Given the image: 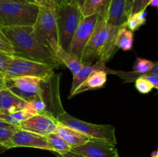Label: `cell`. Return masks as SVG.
Wrapping results in <instances>:
<instances>
[{
  "mask_svg": "<svg viewBox=\"0 0 158 157\" xmlns=\"http://www.w3.org/2000/svg\"><path fill=\"white\" fill-rule=\"evenodd\" d=\"M2 32L12 46L15 56L51 65L56 69L61 65L53 52L35 35L32 26L2 27Z\"/></svg>",
  "mask_w": 158,
  "mask_h": 157,
  "instance_id": "obj_1",
  "label": "cell"
},
{
  "mask_svg": "<svg viewBox=\"0 0 158 157\" xmlns=\"http://www.w3.org/2000/svg\"><path fill=\"white\" fill-rule=\"evenodd\" d=\"M119 27L107 24L104 15H100L95 30L80 57L83 65L89 66L97 61L106 64L110 60L117 51L115 41Z\"/></svg>",
  "mask_w": 158,
  "mask_h": 157,
  "instance_id": "obj_2",
  "label": "cell"
},
{
  "mask_svg": "<svg viewBox=\"0 0 158 157\" xmlns=\"http://www.w3.org/2000/svg\"><path fill=\"white\" fill-rule=\"evenodd\" d=\"M40 6L29 2L0 3V26H32L36 20Z\"/></svg>",
  "mask_w": 158,
  "mask_h": 157,
  "instance_id": "obj_3",
  "label": "cell"
},
{
  "mask_svg": "<svg viewBox=\"0 0 158 157\" xmlns=\"http://www.w3.org/2000/svg\"><path fill=\"white\" fill-rule=\"evenodd\" d=\"M55 117L60 124L75 129L90 139L103 140L117 145L116 129L111 125H97L87 123L69 115L63 109Z\"/></svg>",
  "mask_w": 158,
  "mask_h": 157,
  "instance_id": "obj_4",
  "label": "cell"
},
{
  "mask_svg": "<svg viewBox=\"0 0 158 157\" xmlns=\"http://www.w3.org/2000/svg\"><path fill=\"white\" fill-rule=\"evenodd\" d=\"M60 46L69 52L74 33L83 18L77 3H67L56 7Z\"/></svg>",
  "mask_w": 158,
  "mask_h": 157,
  "instance_id": "obj_5",
  "label": "cell"
},
{
  "mask_svg": "<svg viewBox=\"0 0 158 157\" xmlns=\"http://www.w3.org/2000/svg\"><path fill=\"white\" fill-rule=\"evenodd\" d=\"M56 68L51 65L12 55L4 74V80L22 76L36 77L48 82L54 75Z\"/></svg>",
  "mask_w": 158,
  "mask_h": 157,
  "instance_id": "obj_6",
  "label": "cell"
},
{
  "mask_svg": "<svg viewBox=\"0 0 158 157\" xmlns=\"http://www.w3.org/2000/svg\"><path fill=\"white\" fill-rule=\"evenodd\" d=\"M32 27L39 39L52 52L60 46L56 8L40 6L36 20Z\"/></svg>",
  "mask_w": 158,
  "mask_h": 157,
  "instance_id": "obj_7",
  "label": "cell"
},
{
  "mask_svg": "<svg viewBox=\"0 0 158 157\" xmlns=\"http://www.w3.org/2000/svg\"><path fill=\"white\" fill-rule=\"evenodd\" d=\"M100 15L95 14L82 18L72 38L69 52L80 58L83 49L95 30Z\"/></svg>",
  "mask_w": 158,
  "mask_h": 157,
  "instance_id": "obj_8",
  "label": "cell"
},
{
  "mask_svg": "<svg viewBox=\"0 0 158 157\" xmlns=\"http://www.w3.org/2000/svg\"><path fill=\"white\" fill-rule=\"evenodd\" d=\"M60 123L49 112L37 113L28 119L20 123L19 128L42 135L55 132Z\"/></svg>",
  "mask_w": 158,
  "mask_h": 157,
  "instance_id": "obj_9",
  "label": "cell"
},
{
  "mask_svg": "<svg viewBox=\"0 0 158 157\" xmlns=\"http://www.w3.org/2000/svg\"><path fill=\"white\" fill-rule=\"evenodd\" d=\"M15 147H29L52 151L46 136L29 131L17 129L5 145L6 149Z\"/></svg>",
  "mask_w": 158,
  "mask_h": 157,
  "instance_id": "obj_10",
  "label": "cell"
},
{
  "mask_svg": "<svg viewBox=\"0 0 158 157\" xmlns=\"http://www.w3.org/2000/svg\"><path fill=\"white\" fill-rule=\"evenodd\" d=\"M71 151L83 157H116L118 155L116 145L95 139H90L84 144L73 147Z\"/></svg>",
  "mask_w": 158,
  "mask_h": 157,
  "instance_id": "obj_11",
  "label": "cell"
},
{
  "mask_svg": "<svg viewBox=\"0 0 158 157\" xmlns=\"http://www.w3.org/2000/svg\"><path fill=\"white\" fill-rule=\"evenodd\" d=\"M5 83L6 87H13L23 92L35 94L44 99L42 84L44 83L45 81L41 78L31 76H22L5 80Z\"/></svg>",
  "mask_w": 158,
  "mask_h": 157,
  "instance_id": "obj_12",
  "label": "cell"
},
{
  "mask_svg": "<svg viewBox=\"0 0 158 157\" xmlns=\"http://www.w3.org/2000/svg\"><path fill=\"white\" fill-rule=\"evenodd\" d=\"M127 0H110L104 19L107 24L114 26L125 25L127 20Z\"/></svg>",
  "mask_w": 158,
  "mask_h": 157,
  "instance_id": "obj_13",
  "label": "cell"
},
{
  "mask_svg": "<svg viewBox=\"0 0 158 157\" xmlns=\"http://www.w3.org/2000/svg\"><path fill=\"white\" fill-rule=\"evenodd\" d=\"M27 102L12 93L7 87L0 89V111L10 114L25 109Z\"/></svg>",
  "mask_w": 158,
  "mask_h": 157,
  "instance_id": "obj_14",
  "label": "cell"
},
{
  "mask_svg": "<svg viewBox=\"0 0 158 157\" xmlns=\"http://www.w3.org/2000/svg\"><path fill=\"white\" fill-rule=\"evenodd\" d=\"M97 71H104L107 74H114V75H116L117 72V70L115 71L106 68V64L100 61H97L94 64L89 65V66L83 65V67L77 72V74L73 75V83L70 92H73L91 74L94 73V72H97Z\"/></svg>",
  "mask_w": 158,
  "mask_h": 157,
  "instance_id": "obj_15",
  "label": "cell"
},
{
  "mask_svg": "<svg viewBox=\"0 0 158 157\" xmlns=\"http://www.w3.org/2000/svg\"><path fill=\"white\" fill-rule=\"evenodd\" d=\"M107 75L108 74L104 71L94 72L83 83H82L73 92H70L69 98H72V97L82 93V92H86V91L103 88L107 80Z\"/></svg>",
  "mask_w": 158,
  "mask_h": 157,
  "instance_id": "obj_16",
  "label": "cell"
},
{
  "mask_svg": "<svg viewBox=\"0 0 158 157\" xmlns=\"http://www.w3.org/2000/svg\"><path fill=\"white\" fill-rule=\"evenodd\" d=\"M55 132L71 148L84 144L90 139L87 135L62 124L59 125Z\"/></svg>",
  "mask_w": 158,
  "mask_h": 157,
  "instance_id": "obj_17",
  "label": "cell"
},
{
  "mask_svg": "<svg viewBox=\"0 0 158 157\" xmlns=\"http://www.w3.org/2000/svg\"><path fill=\"white\" fill-rule=\"evenodd\" d=\"M53 53L55 54L61 65H64L70 70L73 75L77 74V72L83 67V64L78 56L66 51L60 46H57L54 49Z\"/></svg>",
  "mask_w": 158,
  "mask_h": 157,
  "instance_id": "obj_18",
  "label": "cell"
},
{
  "mask_svg": "<svg viewBox=\"0 0 158 157\" xmlns=\"http://www.w3.org/2000/svg\"><path fill=\"white\" fill-rule=\"evenodd\" d=\"M110 0H85L80 8L83 17L98 14L105 15Z\"/></svg>",
  "mask_w": 158,
  "mask_h": 157,
  "instance_id": "obj_19",
  "label": "cell"
},
{
  "mask_svg": "<svg viewBox=\"0 0 158 157\" xmlns=\"http://www.w3.org/2000/svg\"><path fill=\"white\" fill-rule=\"evenodd\" d=\"M115 44L117 48L123 51H130L134 45V33L125 25L119 27L116 36Z\"/></svg>",
  "mask_w": 158,
  "mask_h": 157,
  "instance_id": "obj_20",
  "label": "cell"
},
{
  "mask_svg": "<svg viewBox=\"0 0 158 157\" xmlns=\"http://www.w3.org/2000/svg\"><path fill=\"white\" fill-rule=\"evenodd\" d=\"M46 138L52 149V152H55L59 155H62L71 151L72 148L56 132L48 134L47 135H46Z\"/></svg>",
  "mask_w": 158,
  "mask_h": 157,
  "instance_id": "obj_21",
  "label": "cell"
},
{
  "mask_svg": "<svg viewBox=\"0 0 158 157\" xmlns=\"http://www.w3.org/2000/svg\"><path fill=\"white\" fill-rule=\"evenodd\" d=\"M146 10L129 15L125 23V26L132 32L137 30L146 23Z\"/></svg>",
  "mask_w": 158,
  "mask_h": 157,
  "instance_id": "obj_22",
  "label": "cell"
},
{
  "mask_svg": "<svg viewBox=\"0 0 158 157\" xmlns=\"http://www.w3.org/2000/svg\"><path fill=\"white\" fill-rule=\"evenodd\" d=\"M135 88L139 92L142 94H148L151 92L154 86L143 76H139L135 79Z\"/></svg>",
  "mask_w": 158,
  "mask_h": 157,
  "instance_id": "obj_23",
  "label": "cell"
},
{
  "mask_svg": "<svg viewBox=\"0 0 158 157\" xmlns=\"http://www.w3.org/2000/svg\"><path fill=\"white\" fill-rule=\"evenodd\" d=\"M151 0H134L129 15L146 10Z\"/></svg>",
  "mask_w": 158,
  "mask_h": 157,
  "instance_id": "obj_24",
  "label": "cell"
},
{
  "mask_svg": "<svg viewBox=\"0 0 158 157\" xmlns=\"http://www.w3.org/2000/svg\"><path fill=\"white\" fill-rule=\"evenodd\" d=\"M12 55L6 53V52H0V75L1 76H4L5 72H6V69L8 67V65L12 60Z\"/></svg>",
  "mask_w": 158,
  "mask_h": 157,
  "instance_id": "obj_25",
  "label": "cell"
},
{
  "mask_svg": "<svg viewBox=\"0 0 158 157\" xmlns=\"http://www.w3.org/2000/svg\"><path fill=\"white\" fill-rule=\"evenodd\" d=\"M19 129V128H18ZM17 129H7V128H0V145L5 148V145L10 139L14 132ZM6 149V148H5ZM7 150V149H6Z\"/></svg>",
  "mask_w": 158,
  "mask_h": 157,
  "instance_id": "obj_26",
  "label": "cell"
},
{
  "mask_svg": "<svg viewBox=\"0 0 158 157\" xmlns=\"http://www.w3.org/2000/svg\"><path fill=\"white\" fill-rule=\"evenodd\" d=\"M10 115L19 123V125L20 124V123L25 121V120L28 119L29 118H30L32 115L31 113H29V112H27L25 109H21V110L15 111V112L10 113Z\"/></svg>",
  "mask_w": 158,
  "mask_h": 157,
  "instance_id": "obj_27",
  "label": "cell"
},
{
  "mask_svg": "<svg viewBox=\"0 0 158 157\" xmlns=\"http://www.w3.org/2000/svg\"><path fill=\"white\" fill-rule=\"evenodd\" d=\"M29 103H30L32 109L36 113H44V112H49V111L46 110V105L44 102V99H38L33 100V101L29 102Z\"/></svg>",
  "mask_w": 158,
  "mask_h": 157,
  "instance_id": "obj_28",
  "label": "cell"
},
{
  "mask_svg": "<svg viewBox=\"0 0 158 157\" xmlns=\"http://www.w3.org/2000/svg\"><path fill=\"white\" fill-rule=\"evenodd\" d=\"M0 51L3 52H6V53H9L10 55H14L13 49H12L10 43L3 41L1 38H0Z\"/></svg>",
  "mask_w": 158,
  "mask_h": 157,
  "instance_id": "obj_29",
  "label": "cell"
},
{
  "mask_svg": "<svg viewBox=\"0 0 158 157\" xmlns=\"http://www.w3.org/2000/svg\"><path fill=\"white\" fill-rule=\"evenodd\" d=\"M140 76H143L146 78L151 84L153 85L154 88L157 89L158 90V76L153 74H144V75H140Z\"/></svg>",
  "mask_w": 158,
  "mask_h": 157,
  "instance_id": "obj_30",
  "label": "cell"
},
{
  "mask_svg": "<svg viewBox=\"0 0 158 157\" xmlns=\"http://www.w3.org/2000/svg\"><path fill=\"white\" fill-rule=\"evenodd\" d=\"M34 2L38 4L40 6H46V7H52L53 6V0H33Z\"/></svg>",
  "mask_w": 158,
  "mask_h": 157,
  "instance_id": "obj_31",
  "label": "cell"
},
{
  "mask_svg": "<svg viewBox=\"0 0 158 157\" xmlns=\"http://www.w3.org/2000/svg\"><path fill=\"white\" fill-rule=\"evenodd\" d=\"M67 3H77L78 4V0H53L54 8L57 7L60 5L67 4Z\"/></svg>",
  "mask_w": 158,
  "mask_h": 157,
  "instance_id": "obj_32",
  "label": "cell"
},
{
  "mask_svg": "<svg viewBox=\"0 0 158 157\" xmlns=\"http://www.w3.org/2000/svg\"><path fill=\"white\" fill-rule=\"evenodd\" d=\"M58 157H83L82 155H78V154L75 153V152H72V151H69V152H67L66 153L62 154V155H59Z\"/></svg>",
  "mask_w": 158,
  "mask_h": 157,
  "instance_id": "obj_33",
  "label": "cell"
},
{
  "mask_svg": "<svg viewBox=\"0 0 158 157\" xmlns=\"http://www.w3.org/2000/svg\"><path fill=\"white\" fill-rule=\"evenodd\" d=\"M0 128H7V129H18V127L12 126L3 120H0Z\"/></svg>",
  "mask_w": 158,
  "mask_h": 157,
  "instance_id": "obj_34",
  "label": "cell"
},
{
  "mask_svg": "<svg viewBox=\"0 0 158 157\" xmlns=\"http://www.w3.org/2000/svg\"><path fill=\"white\" fill-rule=\"evenodd\" d=\"M133 2H134V0H127V13L128 16H129L130 11H131Z\"/></svg>",
  "mask_w": 158,
  "mask_h": 157,
  "instance_id": "obj_35",
  "label": "cell"
},
{
  "mask_svg": "<svg viewBox=\"0 0 158 157\" xmlns=\"http://www.w3.org/2000/svg\"><path fill=\"white\" fill-rule=\"evenodd\" d=\"M149 6H153V7L158 8V0H151L149 2Z\"/></svg>",
  "mask_w": 158,
  "mask_h": 157,
  "instance_id": "obj_36",
  "label": "cell"
},
{
  "mask_svg": "<svg viewBox=\"0 0 158 157\" xmlns=\"http://www.w3.org/2000/svg\"><path fill=\"white\" fill-rule=\"evenodd\" d=\"M4 87H6V83H5V80L3 78V77L0 75V89Z\"/></svg>",
  "mask_w": 158,
  "mask_h": 157,
  "instance_id": "obj_37",
  "label": "cell"
},
{
  "mask_svg": "<svg viewBox=\"0 0 158 157\" xmlns=\"http://www.w3.org/2000/svg\"><path fill=\"white\" fill-rule=\"evenodd\" d=\"M0 38H1V39H2L3 41L7 42H9L7 41V39H6V37L4 36V35H3L2 32V26H0Z\"/></svg>",
  "mask_w": 158,
  "mask_h": 157,
  "instance_id": "obj_38",
  "label": "cell"
},
{
  "mask_svg": "<svg viewBox=\"0 0 158 157\" xmlns=\"http://www.w3.org/2000/svg\"><path fill=\"white\" fill-rule=\"evenodd\" d=\"M6 2H27L26 0H0V3Z\"/></svg>",
  "mask_w": 158,
  "mask_h": 157,
  "instance_id": "obj_39",
  "label": "cell"
},
{
  "mask_svg": "<svg viewBox=\"0 0 158 157\" xmlns=\"http://www.w3.org/2000/svg\"><path fill=\"white\" fill-rule=\"evenodd\" d=\"M84 1L85 0H78V6L79 7L81 8L82 6L83 5V3H84Z\"/></svg>",
  "mask_w": 158,
  "mask_h": 157,
  "instance_id": "obj_40",
  "label": "cell"
},
{
  "mask_svg": "<svg viewBox=\"0 0 158 157\" xmlns=\"http://www.w3.org/2000/svg\"><path fill=\"white\" fill-rule=\"evenodd\" d=\"M6 149H5L4 147H3L2 146H1V145H0V152H4V151H6Z\"/></svg>",
  "mask_w": 158,
  "mask_h": 157,
  "instance_id": "obj_41",
  "label": "cell"
},
{
  "mask_svg": "<svg viewBox=\"0 0 158 157\" xmlns=\"http://www.w3.org/2000/svg\"><path fill=\"white\" fill-rule=\"evenodd\" d=\"M4 113H6V112H2V111H0V120H2V117L3 114H4Z\"/></svg>",
  "mask_w": 158,
  "mask_h": 157,
  "instance_id": "obj_42",
  "label": "cell"
},
{
  "mask_svg": "<svg viewBox=\"0 0 158 157\" xmlns=\"http://www.w3.org/2000/svg\"><path fill=\"white\" fill-rule=\"evenodd\" d=\"M26 1H27V2H34V1L33 0H26Z\"/></svg>",
  "mask_w": 158,
  "mask_h": 157,
  "instance_id": "obj_43",
  "label": "cell"
},
{
  "mask_svg": "<svg viewBox=\"0 0 158 157\" xmlns=\"http://www.w3.org/2000/svg\"><path fill=\"white\" fill-rule=\"evenodd\" d=\"M156 157H158V151L157 152V155H156Z\"/></svg>",
  "mask_w": 158,
  "mask_h": 157,
  "instance_id": "obj_44",
  "label": "cell"
},
{
  "mask_svg": "<svg viewBox=\"0 0 158 157\" xmlns=\"http://www.w3.org/2000/svg\"><path fill=\"white\" fill-rule=\"evenodd\" d=\"M116 157H120V156H119V155H117V156H116Z\"/></svg>",
  "mask_w": 158,
  "mask_h": 157,
  "instance_id": "obj_45",
  "label": "cell"
},
{
  "mask_svg": "<svg viewBox=\"0 0 158 157\" xmlns=\"http://www.w3.org/2000/svg\"><path fill=\"white\" fill-rule=\"evenodd\" d=\"M0 52H1V51H0Z\"/></svg>",
  "mask_w": 158,
  "mask_h": 157,
  "instance_id": "obj_46",
  "label": "cell"
}]
</instances>
